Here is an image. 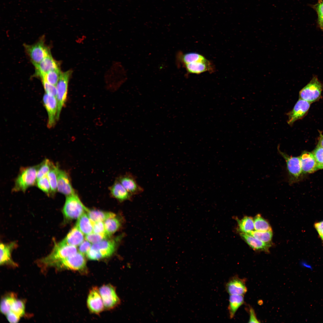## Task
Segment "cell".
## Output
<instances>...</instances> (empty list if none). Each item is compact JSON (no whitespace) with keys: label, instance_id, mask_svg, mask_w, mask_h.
<instances>
[{"label":"cell","instance_id":"cell-1","mask_svg":"<svg viewBox=\"0 0 323 323\" xmlns=\"http://www.w3.org/2000/svg\"><path fill=\"white\" fill-rule=\"evenodd\" d=\"M38 165L22 167L15 181L12 191L25 192L30 187L36 184Z\"/></svg>","mask_w":323,"mask_h":323},{"label":"cell","instance_id":"cell-2","mask_svg":"<svg viewBox=\"0 0 323 323\" xmlns=\"http://www.w3.org/2000/svg\"><path fill=\"white\" fill-rule=\"evenodd\" d=\"M23 46L26 54L34 66L51 54L50 48L45 44V36L44 35L33 44H24Z\"/></svg>","mask_w":323,"mask_h":323},{"label":"cell","instance_id":"cell-3","mask_svg":"<svg viewBox=\"0 0 323 323\" xmlns=\"http://www.w3.org/2000/svg\"><path fill=\"white\" fill-rule=\"evenodd\" d=\"M116 246L115 240L105 239L94 243L87 252L88 258L92 260H98L112 255Z\"/></svg>","mask_w":323,"mask_h":323},{"label":"cell","instance_id":"cell-4","mask_svg":"<svg viewBox=\"0 0 323 323\" xmlns=\"http://www.w3.org/2000/svg\"><path fill=\"white\" fill-rule=\"evenodd\" d=\"M88 209L75 194L66 196L63 213L65 219L71 220L78 218Z\"/></svg>","mask_w":323,"mask_h":323},{"label":"cell","instance_id":"cell-5","mask_svg":"<svg viewBox=\"0 0 323 323\" xmlns=\"http://www.w3.org/2000/svg\"><path fill=\"white\" fill-rule=\"evenodd\" d=\"M72 72L71 70L62 72L56 86L57 90L56 97L57 104V120L59 118L62 109L66 100L68 84Z\"/></svg>","mask_w":323,"mask_h":323},{"label":"cell","instance_id":"cell-6","mask_svg":"<svg viewBox=\"0 0 323 323\" xmlns=\"http://www.w3.org/2000/svg\"><path fill=\"white\" fill-rule=\"evenodd\" d=\"M323 84L314 75L310 82L300 91V98L310 103L318 100L320 97Z\"/></svg>","mask_w":323,"mask_h":323},{"label":"cell","instance_id":"cell-7","mask_svg":"<svg viewBox=\"0 0 323 323\" xmlns=\"http://www.w3.org/2000/svg\"><path fill=\"white\" fill-rule=\"evenodd\" d=\"M278 148L279 153L285 160L290 182L292 183L297 181L302 173L299 157L289 156Z\"/></svg>","mask_w":323,"mask_h":323},{"label":"cell","instance_id":"cell-8","mask_svg":"<svg viewBox=\"0 0 323 323\" xmlns=\"http://www.w3.org/2000/svg\"><path fill=\"white\" fill-rule=\"evenodd\" d=\"M74 271H81L86 268V262L84 255L79 252L59 262L54 267Z\"/></svg>","mask_w":323,"mask_h":323},{"label":"cell","instance_id":"cell-9","mask_svg":"<svg viewBox=\"0 0 323 323\" xmlns=\"http://www.w3.org/2000/svg\"><path fill=\"white\" fill-rule=\"evenodd\" d=\"M105 308L111 310L117 306L120 300L117 295L115 287L110 284L104 285L99 289Z\"/></svg>","mask_w":323,"mask_h":323},{"label":"cell","instance_id":"cell-10","mask_svg":"<svg viewBox=\"0 0 323 323\" xmlns=\"http://www.w3.org/2000/svg\"><path fill=\"white\" fill-rule=\"evenodd\" d=\"M43 101L48 116L47 127L51 128L54 126L57 120V98L54 96L45 93L43 96Z\"/></svg>","mask_w":323,"mask_h":323},{"label":"cell","instance_id":"cell-11","mask_svg":"<svg viewBox=\"0 0 323 323\" xmlns=\"http://www.w3.org/2000/svg\"><path fill=\"white\" fill-rule=\"evenodd\" d=\"M87 304L89 311L92 313L98 314L105 308L99 289L93 287L90 290L87 300Z\"/></svg>","mask_w":323,"mask_h":323},{"label":"cell","instance_id":"cell-12","mask_svg":"<svg viewBox=\"0 0 323 323\" xmlns=\"http://www.w3.org/2000/svg\"><path fill=\"white\" fill-rule=\"evenodd\" d=\"M310 103L299 99L292 111L287 113L288 124L292 125L296 121L301 119L306 114L310 106Z\"/></svg>","mask_w":323,"mask_h":323},{"label":"cell","instance_id":"cell-13","mask_svg":"<svg viewBox=\"0 0 323 323\" xmlns=\"http://www.w3.org/2000/svg\"><path fill=\"white\" fill-rule=\"evenodd\" d=\"M34 66L35 70L34 76L41 79L48 72L60 68V64L54 59L51 54Z\"/></svg>","mask_w":323,"mask_h":323},{"label":"cell","instance_id":"cell-14","mask_svg":"<svg viewBox=\"0 0 323 323\" xmlns=\"http://www.w3.org/2000/svg\"><path fill=\"white\" fill-rule=\"evenodd\" d=\"M246 281L245 278H241L237 275L232 277L230 278L225 284L226 291L230 295H244L247 290L246 285Z\"/></svg>","mask_w":323,"mask_h":323},{"label":"cell","instance_id":"cell-15","mask_svg":"<svg viewBox=\"0 0 323 323\" xmlns=\"http://www.w3.org/2000/svg\"><path fill=\"white\" fill-rule=\"evenodd\" d=\"M57 191L66 196L75 194L69 174L65 171L60 169L57 175Z\"/></svg>","mask_w":323,"mask_h":323},{"label":"cell","instance_id":"cell-16","mask_svg":"<svg viewBox=\"0 0 323 323\" xmlns=\"http://www.w3.org/2000/svg\"><path fill=\"white\" fill-rule=\"evenodd\" d=\"M118 180L133 195L139 194L144 191V189L138 184L135 177L131 173H127L121 176Z\"/></svg>","mask_w":323,"mask_h":323},{"label":"cell","instance_id":"cell-17","mask_svg":"<svg viewBox=\"0 0 323 323\" xmlns=\"http://www.w3.org/2000/svg\"><path fill=\"white\" fill-rule=\"evenodd\" d=\"M183 66L189 74H199L206 72L211 73L215 69L213 64L208 59L187 64Z\"/></svg>","mask_w":323,"mask_h":323},{"label":"cell","instance_id":"cell-18","mask_svg":"<svg viewBox=\"0 0 323 323\" xmlns=\"http://www.w3.org/2000/svg\"><path fill=\"white\" fill-rule=\"evenodd\" d=\"M299 157L302 173H311L317 170L318 163L313 153L304 151Z\"/></svg>","mask_w":323,"mask_h":323},{"label":"cell","instance_id":"cell-19","mask_svg":"<svg viewBox=\"0 0 323 323\" xmlns=\"http://www.w3.org/2000/svg\"><path fill=\"white\" fill-rule=\"evenodd\" d=\"M83 233L76 225L60 242L63 244L77 246L83 241Z\"/></svg>","mask_w":323,"mask_h":323},{"label":"cell","instance_id":"cell-20","mask_svg":"<svg viewBox=\"0 0 323 323\" xmlns=\"http://www.w3.org/2000/svg\"><path fill=\"white\" fill-rule=\"evenodd\" d=\"M16 246V244L14 242L8 244L3 243L0 244L1 265L7 264L13 266H16V263L12 260L11 255L13 250Z\"/></svg>","mask_w":323,"mask_h":323},{"label":"cell","instance_id":"cell-21","mask_svg":"<svg viewBox=\"0 0 323 323\" xmlns=\"http://www.w3.org/2000/svg\"><path fill=\"white\" fill-rule=\"evenodd\" d=\"M112 196L120 201L132 199L133 195L129 193L118 180L110 188Z\"/></svg>","mask_w":323,"mask_h":323},{"label":"cell","instance_id":"cell-22","mask_svg":"<svg viewBox=\"0 0 323 323\" xmlns=\"http://www.w3.org/2000/svg\"><path fill=\"white\" fill-rule=\"evenodd\" d=\"M240 235L247 244L254 250L269 251L270 244L263 242L248 234L241 232Z\"/></svg>","mask_w":323,"mask_h":323},{"label":"cell","instance_id":"cell-23","mask_svg":"<svg viewBox=\"0 0 323 323\" xmlns=\"http://www.w3.org/2000/svg\"><path fill=\"white\" fill-rule=\"evenodd\" d=\"M244 302L243 295H230L229 297V304L228 307L229 316L233 319L239 307Z\"/></svg>","mask_w":323,"mask_h":323},{"label":"cell","instance_id":"cell-24","mask_svg":"<svg viewBox=\"0 0 323 323\" xmlns=\"http://www.w3.org/2000/svg\"><path fill=\"white\" fill-rule=\"evenodd\" d=\"M177 57L178 62L183 65L192 62L207 59L203 55L195 52L186 53L179 52L177 54Z\"/></svg>","mask_w":323,"mask_h":323},{"label":"cell","instance_id":"cell-25","mask_svg":"<svg viewBox=\"0 0 323 323\" xmlns=\"http://www.w3.org/2000/svg\"><path fill=\"white\" fill-rule=\"evenodd\" d=\"M83 234L87 235L93 232V226L87 214L85 213L78 218L76 225Z\"/></svg>","mask_w":323,"mask_h":323},{"label":"cell","instance_id":"cell-26","mask_svg":"<svg viewBox=\"0 0 323 323\" xmlns=\"http://www.w3.org/2000/svg\"><path fill=\"white\" fill-rule=\"evenodd\" d=\"M86 212L90 219L95 222H104L106 219L110 217L116 216L115 214L112 212L98 210L88 209Z\"/></svg>","mask_w":323,"mask_h":323},{"label":"cell","instance_id":"cell-27","mask_svg":"<svg viewBox=\"0 0 323 323\" xmlns=\"http://www.w3.org/2000/svg\"><path fill=\"white\" fill-rule=\"evenodd\" d=\"M116 216L110 217L104 221L106 232L109 237L116 232L121 226L120 220Z\"/></svg>","mask_w":323,"mask_h":323},{"label":"cell","instance_id":"cell-28","mask_svg":"<svg viewBox=\"0 0 323 323\" xmlns=\"http://www.w3.org/2000/svg\"><path fill=\"white\" fill-rule=\"evenodd\" d=\"M237 220L239 229L241 233L248 234L255 229L254 219L252 217L245 216Z\"/></svg>","mask_w":323,"mask_h":323},{"label":"cell","instance_id":"cell-29","mask_svg":"<svg viewBox=\"0 0 323 323\" xmlns=\"http://www.w3.org/2000/svg\"><path fill=\"white\" fill-rule=\"evenodd\" d=\"M59 169L57 164H54L47 175L51 188L52 196H54L57 191V175Z\"/></svg>","mask_w":323,"mask_h":323},{"label":"cell","instance_id":"cell-30","mask_svg":"<svg viewBox=\"0 0 323 323\" xmlns=\"http://www.w3.org/2000/svg\"><path fill=\"white\" fill-rule=\"evenodd\" d=\"M49 159H46L38 164L37 173V180L47 175L54 165Z\"/></svg>","mask_w":323,"mask_h":323},{"label":"cell","instance_id":"cell-31","mask_svg":"<svg viewBox=\"0 0 323 323\" xmlns=\"http://www.w3.org/2000/svg\"><path fill=\"white\" fill-rule=\"evenodd\" d=\"M254 221L255 230L263 231H272L269 223L260 214H258L255 217Z\"/></svg>","mask_w":323,"mask_h":323},{"label":"cell","instance_id":"cell-32","mask_svg":"<svg viewBox=\"0 0 323 323\" xmlns=\"http://www.w3.org/2000/svg\"><path fill=\"white\" fill-rule=\"evenodd\" d=\"M61 73L60 68H58L47 73L41 79L56 86Z\"/></svg>","mask_w":323,"mask_h":323},{"label":"cell","instance_id":"cell-33","mask_svg":"<svg viewBox=\"0 0 323 323\" xmlns=\"http://www.w3.org/2000/svg\"><path fill=\"white\" fill-rule=\"evenodd\" d=\"M25 310L24 302L21 300L16 298L13 303L10 310L7 314H13L21 318L25 313Z\"/></svg>","mask_w":323,"mask_h":323},{"label":"cell","instance_id":"cell-34","mask_svg":"<svg viewBox=\"0 0 323 323\" xmlns=\"http://www.w3.org/2000/svg\"><path fill=\"white\" fill-rule=\"evenodd\" d=\"M248 234L263 242L268 243L272 240L273 235L272 231H263L253 230Z\"/></svg>","mask_w":323,"mask_h":323},{"label":"cell","instance_id":"cell-35","mask_svg":"<svg viewBox=\"0 0 323 323\" xmlns=\"http://www.w3.org/2000/svg\"><path fill=\"white\" fill-rule=\"evenodd\" d=\"M16 298L14 295L12 294L7 295L2 300L0 309L3 314L6 315L9 313L11 306Z\"/></svg>","mask_w":323,"mask_h":323},{"label":"cell","instance_id":"cell-36","mask_svg":"<svg viewBox=\"0 0 323 323\" xmlns=\"http://www.w3.org/2000/svg\"><path fill=\"white\" fill-rule=\"evenodd\" d=\"M36 185L48 196H52L51 188L47 175L37 180Z\"/></svg>","mask_w":323,"mask_h":323},{"label":"cell","instance_id":"cell-37","mask_svg":"<svg viewBox=\"0 0 323 323\" xmlns=\"http://www.w3.org/2000/svg\"><path fill=\"white\" fill-rule=\"evenodd\" d=\"M109 237L106 234H100L92 233L85 236L86 240L93 243L99 242Z\"/></svg>","mask_w":323,"mask_h":323},{"label":"cell","instance_id":"cell-38","mask_svg":"<svg viewBox=\"0 0 323 323\" xmlns=\"http://www.w3.org/2000/svg\"><path fill=\"white\" fill-rule=\"evenodd\" d=\"M41 81L45 93L56 97L57 93L56 86L51 84L43 80H41Z\"/></svg>","mask_w":323,"mask_h":323},{"label":"cell","instance_id":"cell-39","mask_svg":"<svg viewBox=\"0 0 323 323\" xmlns=\"http://www.w3.org/2000/svg\"><path fill=\"white\" fill-rule=\"evenodd\" d=\"M90 220L93 226V233L100 234H106L105 231L104 222L100 221L95 222L91 220Z\"/></svg>","mask_w":323,"mask_h":323},{"label":"cell","instance_id":"cell-40","mask_svg":"<svg viewBox=\"0 0 323 323\" xmlns=\"http://www.w3.org/2000/svg\"><path fill=\"white\" fill-rule=\"evenodd\" d=\"M313 153L318 164L323 163V147L317 145Z\"/></svg>","mask_w":323,"mask_h":323},{"label":"cell","instance_id":"cell-41","mask_svg":"<svg viewBox=\"0 0 323 323\" xmlns=\"http://www.w3.org/2000/svg\"><path fill=\"white\" fill-rule=\"evenodd\" d=\"M311 7L316 12L318 19L323 18V0H318L316 4L311 5Z\"/></svg>","mask_w":323,"mask_h":323},{"label":"cell","instance_id":"cell-42","mask_svg":"<svg viewBox=\"0 0 323 323\" xmlns=\"http://www.w3.org/2000/svg\"><path fill=\"white\" fill-rule=\"evenodd\" d=\"M90 242L86 240L83 241L79 246V252L83 255H86L92 246Z\"/></svg>","mask_w":323,"mask_h":323},{"label":"cell","instance_id":"cell-43","mask_svg":"<svg viewBox=\"0 0 323 323\" xmlns=\"http://www.w3.org/2000/svg\"><path fill=\"white\" fill-rule=\"evenodd\" d=\"M249 323L260 322L257 319L254 310L252 307H250L249 308Z\"/></svg>","mask_w":323,"mask_h":323},{"label":"cell","instance_id":"cell-44","mask_svg":"<svg viewBox=\"0 0 323 323\" xmlns=\"http://www.w3.org/2000/svg\"><path fill=\"white\" fill-rule=\"evenodd\" d=\"M314 226L318 232L323 229V221L316 223Z\"/></svg>","mask_w":323,"mask_h":323},{"label":"cell","instance_id":"cell-45","mask_svg":"<svg viewBox=\"0 0 323 323\" xmlns=\"http://www.w3.org/2000/svg\"><path fill=\"white\" fill-rule=\"evenodd\" d=\"M301 266L304 268H306L312 270L313 267L311 265L305 261H302L301 263Z\"/></svg>","mask_w":323,"mask_h":323},{"label":"cell","instance_id":"cell-46","mask_svg":"<svg viewBox=\"0 0 323 323\" xmlns=\"http://www.w3.org/2000/svg\"><path fill=\"white\" fill-rule=\"evenodd\" d=\"M317 24L319 28L323 31V18L317 19Z\"/></svg>","mask_w":323,"mask_h":323},{"label":"cell","instance_id":"cell-47","mask_svg":"<svg viewBox=\"0 0 323 323\" xmlns=\"http://www.w3.org/2000/svg\"><path fill=\"white\" fill-rule=\"evenodd\" d=\"M318 145L323 147V135L321 134H320V137Z\"/></svg>","mask_w":323,"mask_h":323},{"label":"cell","instance_id":"cell-48","mask_svg":"<svg viewBox=\"0 0 323 323\" xmlns=\"http://www.w3.org/2000/svg\"><path fill=\"white\" fill-rule=\"evenodd\" d=\"M323 169V163L318 164L317 166V170Z\"/></svg>","mask_w":323,"mask_h":323},{"label":"cell","instance_id":"cell-49","mask_svg":"<svg viewBox=\"0 0 323 323\" xmlns=\"http://www.w3.org/2000/svg\"><path fill=\"white\" fill-rule=\"evenodd\" d=\"M321 239L323 241V229L318 232Z\"/></svg>","mask_w":323,"mask_h":323}]
</instances>
